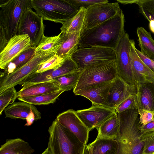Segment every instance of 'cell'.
<instances>
[{
  "label": "cell",
  "instance_id": "30bf717a",
  "mask_svg": "<svg viewBox=\"0 0 154 154\" xmlns=\"http://www.w3.org/2000/svg\"><path fill=\"white\" fill-rule=\"evenodd\" d=\"M31 5L26 9L20 22L17 35H28L31 46L36 48L44 35L43 19L34 11Z\"/></svg>",
  "mask_w": 154,
  "mask_h": 154
},
{
  "label": "cell",
  "instance_id": "4dcf8cb0",
  "mask_svg": "<svg viewBox=\"0 0 154 154\" xmlns=\"http://www.w3.org/2000/svg\"><path fill=\"white\" fill-rule=\"evenodd\" d=\"M63 91L59 90L52 92L30 97H19L18 99L33 105H48L53 103Z\"/></svg>",
  "mask_w": 154,
  "mask_h": 154
},
{
  "label": "cell",
  "instance_id": "f1b7e54d",
  "mask_svg": "<svg viewBox=\"0 0 154 154\" xmlns=\"http://www.w3.org/2000/svg\"><path fill=\"white\" fill-rule=\"evenodd\" d=\"M82 70L70 73L56 78L50 82L64 91L74 89L76 87Z\"/></svg>",
  "mask_w": 154,
  "mask_h": 154
},
{
  "label": "cell",
  "instance_id": "52a82bcc",
  "mask_svg": "<svg viewBox=\"0 0 154 154\" xmlns=\"http://www.w3.org/2000/svg\"><path fill=\"white\" fill-rule=\"evenodd\" d=\"M55 54L52 51L35 54L29 62L14 72L7 74L1 72L0 93L8 88L20 85L25 79L35 72L41 63Z\"/></svg>",
  "mask_w": 154,
  "mask_h": 154
},
{
  "label": "cell",
  "instance_id": "74e56055",
  "mask_svg": "<svg viewBox=\"0 0 154 154\" xmlns=\"http://www.w3.org/2000/svg\"><path fill=\"white\" fill-rule=\"evenodd\" d=\"M140 117L139 123L141 125H144L152 120L154 117V112L144 110H138Z\"/></svg>",
  "mask_w": 154,
  "mask_h": 154
},
{
  "label": "cell",
  "instance_id": "ac0fdd59",
  "mask_svg": "<svg viewBox=\"0 0 154 154\" xmlns=\"http://www.w3.org/2000/svg\"><path fill=\"white\" fill-rule=\"evenodd\" d=\"M113 81L95 85L77 91L74 94L86 98L93 105L104 106Z\"/></svg>",
  "mask_w": 154,
  "mask_h": 154
},
{
  "label": "cell",
  "instance_id": "ee69618b",
  "mask_svg": "<svg viewBox=\"0 0 154 154\" xmlns=\"http://www.w3.org/2000/svg\"><path fill=\"white\" fill-rule=\"evenodd\" d=\"M152 60L154 61V58L151 59Z\"/></svg>",
  "mask_w": 154,
  "mask_h": 154
},
{
  "label": "cell",
  "instance_id": "9c48e42d",
  "mask_svg": "<svg viewBox=\"0 0 154 154\" xmlns=\"http://www.w3.org/2000/svg\"><path fill=\"white\" fill-rule=\"evenodd\" d=\"M115 51L118 76L127 84L136 86L131 63L130 39L128 33L125 32Z\"/></svg>",
  "mask_w": 154,
  "mask_h": 154
},
{
  "label": "cell",
  "instance_id": "f6af8a7d",
  "mask_svg": "<svg viewBox=\"0 0 154 154\" xmlns=\"http://www.w3.org/2000/svg\"><path fill=\"white\" fill-rule=\"evenodd\" d=\"M153 154H154V153Z\"/></svg>",
  "mask_w": 154,
  "mask_h": 154
},
{
  "label": "cell",
  "instance_id": "d6986e66",
  "mask_svg": "<svg viewBox=\"0 0 154 154\" xmlns=\"http://www.w3.org/2000/svg\"><path fill=\"white\" fill-rule=\"evenodd\" d=\"M136 86L138 110L154 112V84L146 82Z\"/></svg>",
  "mask_w": 154,
  "mask_h": 154
},
{
  "label": "cell",
  "instance_id": "1f68e13d",
  "mask_svg": "<svg viewBox=\"0 0 154 154\" xmlns=\"http://www.w3.org/2000/svg\"><path fill=\"white\" fill-rule=\"evenodd\" d=\"M139 12L149 22L151 31L154 33V0H139Z\"/></svg>",
  "mask_w": 154,
  "mask_h": 154
},
{
  "label": "cell",
  "instance_id": "6da1fadb",
  "mask_svg": "<svg viewBox=\"0 0 154 154\" xmlns=\"http://www.w3.org/2000/svg\"><path fill=\"white\" fill-rule=\"evenodd\" d=\"M122 11L112 18L89 29H84L80 35L79 48L99 46L116 49L125 31Z\"/></svg>",
  "mask_w": 154,
  "mask_h": 154
},
{
  "label": "cell",
  "instance_id": "3957f363",
  "mask_svg": "<svg viewBox=\"0 0 154 154\" xmlns=\"http://www.w3.org/2000/svg\"><path fill=\"white\" fill-rule=\"evenodd\" d=\"M48 146L52 154H83L85 145L54 119L48 129Z\"/></svg>",
  "mask_w": 154,
  "mask_h": 154
},
{
  "label": "cell",
  "instance_id": "2e32d148",
  "mask_svg": "<svg viewBox=\"0 0 154 154\" xmlns=\"http://www.w3.org/2000/svg\"><path fill=\"white\" fill-rule=\"evenodd\" d=\"M82 143L87 145L90 131L77 115L76 111L69 109L59 114L56 118Z\"/></svg>",
  "mask_w": 154,
  "mask_h": 154
},
{
  "label": "cell",
  "instance_id": "f546056e",
  "mask_svg": "<svg viewBox=\"0 0 154 154\" xmlns=\"http://www.w3.org/2000/svg\"><path fill=\"white\" fill-rule=\"evenodd\" d=\"M60 32L57 35L47 37L44 35L37 47L35 48V54L52 51L55 53L61 44Z\"/></svg>",
  "mask_w": 154,
  "mask_h": 154
},
{
  "label": "cell",
  "instance_id": "7c38bea8",
  "mask_svg": "<svg viewBox=\"0 0 154 154\" xmlns=\"http://www.w3.org/2000/svg\"><path fill=\"white\" fill-rule=\"evenodd\" d=\"M81 70L70 57L66 58L59 67L42 73L34 72L25 79L20 84L23 87L34 84L50 82L60 76Z\"/></svg>",
  "mask_w": 154,
  "mask_h": 154
},
{
  "label": "cell",
  "instance_id": "83f0119b",
  "mask_svg": "<svg viewBox=\"0 0 154 154\" xmlns=\"http://www.w3.org/2000/svg\"><path fill=\"white\" fill-rule=\"evenodd\" d=\"M35 48L32 47L22 53L8 63L3 72L10 74L25 65L35 55Z\"/></svg>",
  "mask_w": 154,
  "mask_h": 154
},
{
  "label": "cell",
  "instance_id": "ffe728a7",
  "mask_svg": "<svg viewBox=\"0 0 154 154\" xmlns=\"http://www.w3.org/2000/svg\"><path fill=\"white\" fill-rule=\"evenodd\" d=\"M5 118L26 120L32 112H34L41 118V112L34 105L21 101L13 103L4 110Z\"/></svg>",
  "mask_w": 154,
  "mask_h": 154
},
{
  "label": "cell",
  "instance_id": "60d3db41",
  "mask_svg": "<svg viewBox=\"0 0 154 154\" xmlns=\"http://www.w3.org/2000/svg\"><path fill=\"white\" fill-rule=\"evenodd\" d=\"M118 3H120L124 5L131 4L133 3L137 4L139 0H117Z\"/></svg>",
  "mask_w": 154,
  "mask_h": 154
},
{
  "label": "cell",
  "instance_id": "7a4b0ae2",
  "mask_svg": "<svg viewBox=\"0 0 154 154\" xmlns=\"http://www.w3.org/2000/svg\"><path fill=\"white\" fill-rule=\"evenodd\" d=\"M119 131L115 139L119 143L116 154H143V143L139 129V112L137 109H129L117 113Z\"/></svg>",
  "mask_w": 154,
  "mask_h": 154
},
{
  "label": "cell",
  "instance_id": "7402d4cb",
  "mask_svg": "<svg viewBox=\"0 0 154 154\" xmlns=\"http://www.w3.org/2000/svg\"><path fill=\"white\" fill-rule=\"evenodd\" d=\"M34 152L27 142L18 138L7 140L0 148V154H32Z\"/></svg>",
  "mask_w": 154,
  "mask_h": 154
},
{
  "label": "cell",
  "instance_id": "277c9868",
  "mask_svg": "<svg viewBox=\"0 0 154 154\" xmlns=\"http://www.w3.org/2000/svg\"><path fill=\"white\" fill-rule=\"evenodd\" d=\"M30 5L44 20L62 24L75 15L79 9L68 0H31Z\"/></svg>",
  "mask_w": 154,
  "mask_h": 154
},
{
  "label": "cell",
  "instance_id": "cb8c5ba5",
  "mask_svg": "<svg viewBox=\"0 0 154 154\" xmlns=\"http://www.w3.org/2000/svg\"><path fill=\"white\" fill-rule=\"evenodd\" d=\"M91 154H116L119 143L116 140L106 138H96L88 145Z\"/></svg>",
  "mask_w": 154,
  "mask_h": 154
},
{
  "label": "cell",
  "instance_id": "4316f807",
  "mask_svg": "<svg viewBox=\"0 0 154 154\" xmlns=\"http://www.w3.org/2000/svg\"><path fill=\"white\" fill-rule=\"evenodd\" d=\"M137 32L140 51L151 59L154 58V40L150 33L143 27H138Z\"/></svg>",
  "mask_w": 154,
  "mask_h": 154
},
{
  "label": "cell",
  "instance_id": "8992f818",
  "mask_svg": "<svg viewBox=\"0 0 154 154\" xmlns=\"http://www.w3.org/2000/svg\"><path fill=\"white\" fill-rule=\"evenodd\" d=\"M118 76L115 60L94 64L85 67L81 73L74 93L101 83L114 80Z\"/></svg>",
  "mask_w": 154,
  "mask_h": 154
},
{
  "label": "cell",
  "instance_id": "9a60e30c",
  "mask_svg": "<svg viewBox=\"0 0 154 154\" xmlns=\"http://www.w3.org/2000/svg\"><path fill=\"white\" fill-rule=\"evenodd\" d=\"M137 92L136 86L127 84L118 76L114 80L109 89L103 106L115 109L128 97L136 94Z\"/></svg>",
  "mask_w": 154,
  "mask_h": 154
},
{
  "label": "cell",
  "instance_id": "d4e9b609",
  "mask_svg": "<svg viewBox=\"0 0 154 154\" xmlns=\"http://www.w3.org/2000/svg\"><path fill=\"white\" fill-rule=\"evenodd\" d=\"M86 8L81 7L78 12L63 23L60 28L62 33H80L84 29Z\"/></svg>",
  "mask_w": 154,
  "mask_h": 154
},
{
  "label": "cell",
  "instance_id": "8fae6325",
  "mask_svg": "<svg viewBox=\"0 0 154 154\" xmlns=\"http://www.w3.org/2000/svg\"><path fill=\"white\" fill-rule=\"evenodd\" d=\"M119 3H97L86 8L84 29H91L112 18L121 10Z\"/></svg>",
  "mask_w": 154,
  "mask_h": 154
},
{
  "label": "cell",
  "instance_id": "ba28073f",
  "mask_svg": "<svg viewBox=\"0 0 154 154\" xmlns=\"http://www.w3.org/2000/svg\"><path fill=\"white\" fill-rule=\"evenodd\" d=\"M81 70L90 65L115 60V50L99 46L79 48L71 56Z\"/></svg>",
  "mask_w": 154,
  "mask_h": 154
},
{
  "label": "cell",
  "instance_id": "8d00e7d4",
  "mask_svg": "<svg viewBox=\"0 0 154 154\" xmlns=\"http://www.w3.org/2000/svg\"><path fill=\"white\" fill-rule=\"evenodd\" d=\"M68 1L75 6L80 8L83 7L86 8L97 3L109 2L108 0H68Z\"/></svg>",
  "mask_w": 154,
  "mask_h": 154
},
{
  "label": "cell",
  "instance_id": "ab89813d",
  "mask_svg": "<svg viewBox=\"0 0 154 154\" xmlns=\"http://www.w3.org/2000/svg\"><path fill=\"white\" fill-rule=\"evenodd\" d=\"M141 133L154 131V117L149 123L144 125H141L139 127Z\"/></svg>",
  "mask_w": 154,
  "mask_h": 154
},
{
  "label": "cell",
  "instance_id": "d6a6232c",
  "mask_svg": "<svg viewBox=\"0 0 154 154\" xmlns=\"http://www.w3.org/2000/svg\"><path fill=\"white\" fill-rule=\"evenodd\" d=\"M66 58L55 54L46 61L41 63L35 72L42 73L57 69L62 65Z\"/></svg>",
  "mask_w": 154,
  "mask_h": 154
},
{
  "label": "cell",
  "instance_id": "5bb4252c",
  "mask_svg": "<svg viewBox=\"0 0 154 154\" xmlns=\"http://www.w3.org/2000/svg\"><path fill=\"white\" fill-rule=\"evenodd\" d=\"M31 47L28 35H17L11 38L0 52V68L4 69L14 58Z\"/></svg>",
  "mask_w": 154,
  "mask_h": 154
},
{
  "label": "cell",
  "instance_id": "4fadbf2b",
  "mask_svg": "<svg viewBox=\"0 0 154 154\" xmlns=\"http://www.w3.org/2000/svg\"><path fill=\"white\" fill-rule=\"evenodd\" d=\"M82 121L90 131L117 114L115 109L92 104L90 108L76 111Z\"/></svg>",
  "mask_w": 154,
  "mask_h": 154
},
{
  "label": "cell",
  "instance_id": "836d02e7",
  "mask_svg": "<svg viewBox=\"0 0 154 154\" xmlns=\"http://www.w3.org/2000/svg\"><path fill=\"white\" fill-rule=\"evenodd\" d=\"M17 98V92L14 87L8 88L0 93V115L8 106L12 104Z\"/></svg>",
  "mask_w": 154,
  "mask_h": 154
},
{
  "label": "cell",
  "instance_id": "b9f144b4",
  "mask_svg": "<svg viewBox=\"0 0 154 154\" xmlns=\"http://www.w3.org/2000/svg\"><path fill=\"white\" fill-rule=\"evenodd\" d=\"M83 154H91V150L88 145H86Z\"/></svg>",
  "mask_w": 154,
  "mask_h": 154
},
{
  "label": "cell",
  "instance_id": "5b68a950",
  "mask_svg": "<svg viewBox=\"0 0 154 154\" xmlns=\"http://www.w3.org/2000/svg\"><path fill=\"white\" fill-rule=\"evenodd\" d=\"M29 0H0V28L6 33L8 41L17 35L19 23Z\"/></svg>",
  "mask_w": 154,
  "mask_h": 154
},
{
  "label": "cell",
  "instance_id": "f35d334b",
  "mask_svg": "<svg viewBox=\"0 0 154 154\" xmlns=\"http://www.w3.org/2000/svg\"><path fill=\"white\" fill-rule=\"evenodd\" d=\"M135 49L140 59L150 70L154 72V61L138 50L136 47Z\"/></svg>",
  "mask_w": 154,
  "mask_h": 154
},
{
  "label": "cell",
  "instance_id": "d590c367",
  "mask_svg": "<svg viewBox=\"0 0 154 154\" xmlns=\"http://www.w3.org/2000/svg\"><path fill=\"white\" fill-rule=\"evenodd\" d=\"M137 109L136 94L129 97L115 109L117 113H122L129 109Z\"/></svg>",
  "mask_w": 154,
  "mask_h": 154
},
{
  "label": "cell",
  "instance_id": "7bdbcfd3",
  "mask_svg": "<svg viewBox=\"0 0 154 154\" xmlns=\"http://www.w3.org/2000/svg\"><path fill=\"white\" fill-rule=\"evenodd\" d=\"M41 154H52L48 146L47 148Z\"/></svg>",
  "mask_w": 154,
  "mask_h": 154
},
{
  "label": "cell",
  "instance_id": "e575fe53",
  "mask_svg": "<svg viewBox=\"0 0 154 154\" xmlns=\"http://www.w3.org/2000/svg\"><path fill=\"white\" fill-rule=\"evenodd\" d=\"M141 137L143 143V154H153L154 131L142 133Z\"/></svg>",
  "mask_w": 154,
  "mask_h": 154
},
{
  "label": "cell",
  "instance_id": "44dd1931",
  "mask_svg": "<svg viewBox=\"0 0 154 154\" xmlns=\"http://www.w3.org/2000/svg\"><path fill=\"white\" fill-rule=\"evenodd\" d=\"M59 90V87L51 82L34 84L23 86L17 92V98L39 95Z\"/></svg>",
  "mask_w": 154,
  "mask_h": 154
},
{
  "label": "cell",
  "instance_id": "e0dca14e",
  "mask_svg": "<svg viewBox=\"0 0 154 154\" xmlns=\"http://www.w3.org/2000/svg\"><path fill=\"white\" fill-rule=\"evenodd\" d=\"M134 41V40L131 39V63L137 85L146 82L154 84V72L150 70L140 59L136 53Z\"/></svg>",
  "mask_w": 154,
  "mask_h": 154
},
{
  "label": "cell",
  "instance_id": "484cf974",
  "mask_svg": "<svg viewBox=\"0 0 154 154\" xmlns=\"http://www.w3.org/2000/svg\"><path fill=\"white\" fill-rule=\"evenodd\" d=\"M119 128V121L117 113L97 128L98 134L96 138L115 139L118 135Z\"/></svg>",
  "mask_w": 154,
  "mask_h": 154
},
{
  "label": "cell",
  "instance_id": "603a6c76",
  "mask_svg": "<svg viewBox=\"0 0 154 154\" xmlns=\"http://www.w3.org/2000/svg\"><path fill=\"white\" fill-rule=\"evenodd\" d=\"M81 33H62L61 44L55 54L62 57H70L79 48V41Z\"/></svg>",
  "mask_w": 154,
  "mask_h": 154
}]
</instances>
